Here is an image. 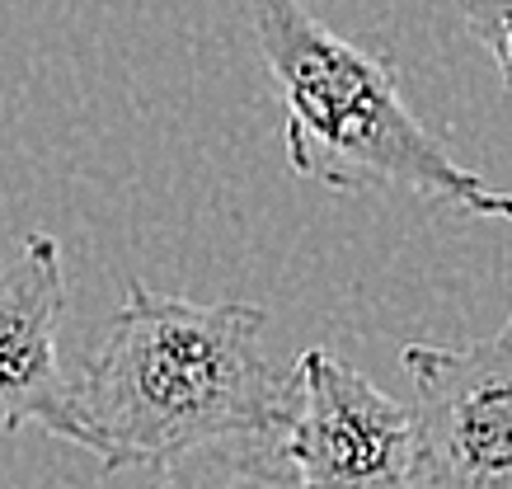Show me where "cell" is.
Returning <instances> with one entry per match:
<instances>
[{
    "mask_svg": "<svg viewBox=\"0 0 512 489\" xmlns=\"http://www.w3.org/2000/svg\"><path fill=\"white\" fill-rule=\"evenodd\" d=\"M151 489H296L278 433H245L160 461Z\"/></svg>",
    "mask_w": 512,
    "mask_h": 489,
    "instance_id": "cell-6",
    "label": "cell"
},
{
    "mask_svg": "<svg viewBox=\"0 0 512 489\" xmlns=\"http://www.w3.org/2000/svg\"><path fill=\"white\" fill-rule=\"evenodd\" d=\"M245 15L278 85L296 179L334 193L404 189L512 221V193L466 170L404 99L390 48H362L325 29L301 0H245Z\"/></svg>",
    "mask_w": 512,
    "mask_h": 489,
    "instance_id": "cell-2",
    "label": "cell"
},
{
    "mask_svg": "<svg viewBox=\"0 0 512 489\" xmlns=\"http://www.w3.org/2000/svg\"><path fill=\"white\" fill-rule=\"evenodd\" d=\"M414 381L409 489H512V306L503 330L461 348L404 344Z\"/></svg>",
    "mask_w": 512,
    "mask_h": 489,
    "instance_id": "cell-3",
    "label": "cell"
},
{
    "mask_svg": "<svg viewBox=\"0 0 512 489\" xmlns=\"http://www.w3.org/2000/svg\"><path fill=\"white\" fill-rule=\"evenodd\" d=\"M461 19L470 38L494 57L498 80L512 95V0H461Z\"/></svg>",
    "mask_w": 512,
    "mask_h": 489,
    "instance_id": "cell-7",
    "label": "cell"
},
{
    "mask_svg": "<svg viewBox=\"0 0 512 489\" xmlns=\"http://www.w3.org/2000/svg\"><path fill=\"white\" fill-rule=\"evenodd\" d=\"M254 301H188L127 283L109 330L71 377L85 452L104 471L160 466L188 447L278 433L292 372L264 353Z\"/></svg>",
    "mask_w": 512,
    "mask_h": 489,
    "instance_id": "cell-1",
    "label": "cell"
},
{
    "mask_svg": "<svg viewBox=\"0 0 512 489\" xmlns=\"http://www.w3.org/2000/svg\"><path fill=\"white\" fill-rule=\"evenodd\" d=\"M278 442L296 489H409L414 480L409 410L325 348L296 358Z\"/></svg>",
    "mask_w": 512,
    "mask_h": 489,
    "instance_id": "cell-4",
    "label": "cell"
},
{
    "mask_svg": "<svg viewBox=\"0 0 512 489\" xmlns=\"http://www.w3.org/2000/svg\"><path fill=\"white\" fill-rule=\"evenodd\" d=\"M66 311V278L57 240L33 231L10 264H0V433L47 428L85 447L71 377L62 372L57 325Z\"/></svg>",
    "mask_w": 512,
    "mask_h": 489,
    "instance_id": "cell-5",
    "label": "cell"
}]
</instances>
